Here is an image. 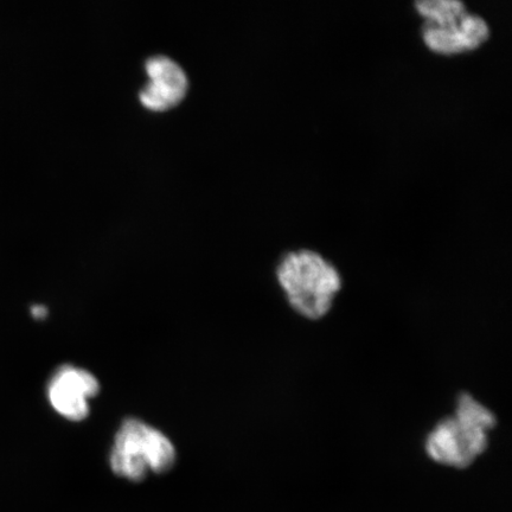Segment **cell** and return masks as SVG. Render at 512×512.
I'll return each mask as SVG.
<instances>
[{"instance_id":"1","label":"cell","mask_w":512,"mask_h":512,"mask_svg":"<svg viewBox=\"0 0 512 512\" xmlns=\"http://www.w3.org/2000/svg\"><path fill=\"white\" fill-rule=\"evenodd\" d=\"M496 425L494 412L471 394L460 393L453 415L441 419L427 434V456L439 465L466 470L488 450Z\"/></svg>"},{"instance_id":"2","label":"cell","mask_w":512,"mask_h":512,"mask_svg":"<svg viewBox=\"0 0 512 512\" xmlns=\"http://www.w3.org/2000/svg\"><path fill=\"white\" fill-rule=\"evenodd\" d=\"M277 279L292 310L307 320L328 315L343 286L337 267L311 249H298L281 256Z\"/></svg>"},{"instance_id":"3","label":"cell","mask_w":512,"mask_h":512,"mask_svg":"<svg viewBox=\"0 0 512 512\" xmlns=\"http://www.w3.org/2000/svg\"><path fill=\"white\" fill-rule=\"evenodd\" d=\"M176 458V448L164 433L142 420L128 418L115 435L110 465L114 475L138 483L150 472H169Z\"/></svg>"},{"instance_id":"4","label":"cell","mask_w":512,"mask_h":512,"mask_svg":"<svg viewBox=\"0 0 512 512\" xmlns=\"http://www.w3.org/2000/svg\"><path fill=\"white\" fill-rule=\"evenodd\" d=\"M421 37L435 54L460 55L483 46L489 40L490 27L482 16L466 11L446 23L424 22Z\"/></svg>"},{"instance_id":"5","label":"cell","mask_w":512,"mask_h":512,"mask_svg":"<svg viewBox=\"0 0 512 512\" xmlns=\"http://www.w3.org/2000/svg\"><path fill=\"white\" fill-rule=\"evenodd\" d=\"M100 393V383L89 371L73 366H62L55 371L48 384V398L55 411L70 421L88 418V400Z\"/></svg>"},{"instance_id":"6","label":"cell","mask_w":512,"mask_h":512,"mask_svg":"<svg viewBox=\"0 0 512 512\" xmlns=\"http://www.w3.org/2000/svg\"><path fill=\"white\" fill-rule=\"evenodd\" d=\"M149 82L139 92L142 104L153 111H164L175 106L187 94V73L179 64L165 55L150 57L145 62Z\"/></svg>"},{"instance_id":"7","label":"cell","mask_w":512,"mask_h":512,"mask_svg":"<svg viewBox=\"0 0 512 512\" xmlns=\"http://www.w3.org/2000/svg\"><path fill=\"white\" fill-rule=\"evenodd\" d=\"M414 9L425 22L438 24L452 21L469 11L460 0H419L414 3Z\"/></svg>"},{"instance_id":"8","label":"cell","mask_w":512,"mask_h":512,"mask_svg":"<svg viewBox=\"0 0 512 512\" xmlns=\"http://www.w3.org/2000/svg\"><path fill=\"white\" fill-rule=\"evenodd\" d=\"M47 309L42 305L32 307L31 313L38 319H42L47 316Z\"/></svg>"}]
</instances>
